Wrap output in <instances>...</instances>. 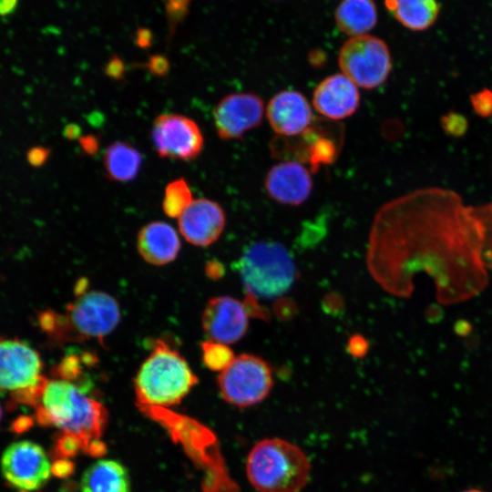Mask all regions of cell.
<instances>
[{"label":"cell","mask_w":492,"mask_h":492,"mask_svg":"<svg viewBox=\"0 0 492 492\" xmlns=\"http://www.w3.org/2000/svg\"><path fill=\"white\" fill-rule=\"evenodd\" d=\"M250 316L244 302L231 296H216L208 301L201 323L208 340L229 345L246 334Z\"/></svg>","instance_id":"cell-14"},{"label":"cell","mask_w":492,"mask_h":492,"mask_svg":"<svg viewBox=\"0 0 492 492\" xmlns=\"http://www.w3.org/2000/svg\"><path fill=\"white\" fill-rule=\"evenodd\" d=\"M263 100L249 92L231 93L223 97L213 110L218 136L223 140L239 139L257 128L264 115Z\"/></svg>","instance_id":"cell-13"},{"label":"cell","mask_w":492,"mask_h":492,"mask_svg":"<svg viewBox=\"0 0 492 492\" xmlns=\"http://www.w3.org/2000/svg\"><path fill=\"white\" fill-rule=\"evenodd\" d=\"M186 359L163 340L155 341L134 379L137 405L169 408L179 404L197 384Z\"/></svg>","instance_id":"cell-4"},{"label":"cell","mask_w":492,"mask_h":492,"mask_svg":"<svg viewBox=\"0 0 492 492\" xmlns=\"http://www.w3.org/2000/svg\"><path fill=\"white\" fill-rule=\"evenodd\" d=\"M483 230L474 208L455 191L429 187L384 203L370 229L367 264L398 296L411 294L416 272L431 276L443 303L464 301L487 282Z\"/></svg>","instance_id":"cell-1"},{"label":"cell","mask_w":492,"mask_h":492,"mask_svg":"<svg viewBox=\"0 0 492 492\" xmlns=\"http://www.w3.org/2000/svg\"><path fill=\"white\" fill-rule=\"evenodd\" d=\"M246 474L258 492H301L310 479L311 463L296 445L282 438H265L251 449Z\"/></svg>","instance_id":"cell-6"},{"label":"cell","mask_w":492,"mask_h":492,"mask_svg":"<svg viewBox=\"0 0 492 492\" xmlns=\"http://www.w3.org/2000/svg\"><path fill=\"white\" fill-rule=\"evenodd\" d=\"M81 145L83 149L89 153H93L97 147V140L93 137H86L81 138Z\"/></svg>","instance_id":"cell-32"},{"label":"cell","mask_w":492,"mask_h":492,"mask_svg":"<svg viewBox=\"0 0 492 492\" xmlns=\"http://www.w3.org/2000/svg\"><path fill=\"white\" fill-rule=\"evenodd\" d=\"M272 369L261 356L242 354L221 371L218 388L229 404L245 408L261 403L272 391Z\"/></svg>","instance_id":"cell-9"},{"label":"cell","mask_w":492,"mask_h":492,"mask_svg":"<svg viewBox=\"0 0 492 492\" xmlns=\"http://www.w3.org/2000/svg\"><path fill=\"white\" fill-rule=\"evenodd\" d=\"M19 0H0V16H5L13 13Z\"/></svg>","instance_id":"cell-31"},{"label":"cell","mask_w":492,"mask_h":492,"mask_svg":"<svg viewBox=\"0 0 492 492\" xmlns=\"http://www.w3.org/2000/svg\"><path fill=\"white\" fill-rule=\"evenodd\" d=\"M385 5L400 24L414 31L429 28L440 11L436 0H385Z\"/></svg>","instance_id":"cell-23"},{"label":"cell","mask_w":492,"mask_h":492,"mask_svg":"<svg viewBox=\"0 0 492 492\" xmlns=\"http://www.w3.org/2000/svg\"><path fill=\"white\" fill-rule=\"evenodd\" d=\"M201 352L205 366L220 373L227 368L236 357L228 344L210 340L201 343Z\"/></svg>","instance_id":"cell-25"},{"label":"cell","mask_w":492,"mask_h":492,"mask_svg":"<svg viewBox=\"0 0 492 492\" xmlns=\"http://www.w3.org/2000/svg\"><path fill=\"white\" fill-rule=\"evenodd\" d=\"M1 417H2V408L0 406V421H1Z\"/></svg>","instance_id":"cell-36"},{"label":"cell","mask_w":492,"mask_h":492,"mask_svg":"<svg viewBox=\"0 0 492 492\" xmlns=\"http://www.w3.org/2000/svg\"><path fill=\"white\" fill-rule=\"evenodd\" d=\"M34 408L39 425L55 426L77 436L86 454L99 456L106 453L101 436L108 423V411L77 384L60 378H47Z\"/></svg>","instance_id":"cell-2"},{"label":"cell","mask_w":492,"mask_h":492,"mask_svg":"<svg viewBox=\"0 0 492 492\" xmlns=\"http://www.w3.org/2000/svg\"><path fill=\"white\" fill-rule=\"evenodd\" d=\"M79 452H84L82 442L75 436L60 432L56 437L53 454L57 459H68Z\"/></svg>","instance_id":"cell-27"},{"label":"cell","mask_w":492,"mask_h":492,"mask_svg":"<svg viewBox=\"0 0 492 492\" xmlns=\"http://www.w3.org/2000/svg\"><path fill=\"white\" fill-rule=\"evenodd\" d=\"M51 464L45 450L37 444L23 440L11 444L1 458L5 479L21 492L42 487L51 475Z\"/></svg>","instance_id":"cell-12"},{"label":"cell","mask_w":492,"mask_h":492,"mask_svg":"<svg viewBox=\"0 0 492 492\" xmlns=\"http://www.w3.org/2000/svg\"><path fill=\"white\" fill-rule=\"evenodd\" d=\"M192 192L182 178H178L165 188L162 200L163 212L170 218H179L185 209L192 202Z\"/></svg>","instance_id":"cell-24"},{"label":"cell","mask_w":492,"mask_h":492,"mask_svg":"<svg viewBox=\"0 0 492 492\" xmlns=\"http://www.w3.org/2000/svg\"><path fill=\"white\" fill-rule=\"evenodd\" d=\"M338 65L342 74L358 87L373 89L387 79L392 60L384 40L363 35L351 37L342 46Z\"/></svg>","instance_id":"cell-10"},{"label":"cell","mask_w":492,"mask_h":492,"mask_svg":"<svg viewBox=\"0 0 492 492\" xmlns=\"http://www.w3.org/2000/svg\"><path fill=\"white\" fill-rule=\"evenodd\" d=\"M462 492H486V491L478 489V488H470V489L464 490Z\"/></svg>","instance_id":"cell-35"},{"label":"cell","mask_w":492,"mask_h":492,"mask_svg":"<svg viewBox=\"0 0 492 492\" xmlns=\"http://www.w3.org/2000/svg\"><path fill=\"white\" fill-rule=\"evenodd\" d=\"M236 268L246 292L250 314L259 315L258 300L283 295L292 286L296 267L288 250L275 241H261L249 245Z\"/></svg>","instance_id":"cell-5"},{"label":"cell","mask_w":492,"mask_h":492,"mask_svg":"<svg viewBox=\"0 0 492 492\" xmlns=\"http://www.w3.org/2000/svg\"><path fill=\"white\" fill-rule=\"evenodd\" d=\"M376 21L377 11L373 0H343L335 11L338 28L351 37L366 35Z\"/></svg>","instance_id":"cell-22"},{"label":"cell","mask_w":492,"mask_h":492,"mask_svg":"<svg viewBox=\"0 0 492 492\" xmlns=\"http://www.w3.org/2000/svg\"><path fill=\"white\" fill-rule=\"evenodd\" d=\"M77 128L76 127H69V128H67V131H66V135L69 138H72L73 137H75L77 135Z\"/></svg>","instance_id":"cell-34"},{"label":"cell","mask_w":492,"mask_h":492,"mask_svg":"<svg viewBox=\"0 0 492 492\" xmlns=\"http://www.w3.org/2000/svg\"><path fill=\"white\" fill-rule=\"evenodd\" d=\"M150 137L157 154L163 159L193 160L204 145L199 125L190 118L175 113L159 115L153 121Z\"/></svg>","instance_id":"cell-11"},{"label":"cell","mask_w":492,"mask_h":492,"mask_svg":"<svg viewBox=\"0 0 492 492\" xmlns=\"http://www.w3.org/2000/svg\"><path fill=\"white\" fill-rule=\"evenodd\" d=\"M179 230L190 244L205 247L221 235L226 216L222 207L209 199H196L178 218Z\"/></svg>","instance_id":"cell-15"},{"label":"cell","mask_w":492,"mask_h":492,"mask_svg":"<svg viewBox=\"0 0 492 492\" xmlns=\"http://www.w3.org/2000/svg\"><path fill=\"white\" fill-rule=\"evenodd\" d=\"M73 470L74 466L68 459H56L51 467L52 474L57 477H67Z\"/></svg>","instance_id":"cell-29"},{"label":"cell","mask_w":492,"mask_h":492,"mask_svg":"<svg viewBox=\"0 0 492 492\" xmlns=\"http://www.w3.org/2000/svg\"><path fill=\"white\" fill-rule=\"evenodd\" d=\"M122 71L123 68L121 67L119 61H114V63H111L107 69V73L112 77H119Z\"/></svg>","instance_id":"cell-33"},{"label":"cell","mask_w":492,"mask_h":492,"mask_svg":"<svg viewBox=\"0 0 492 492\" xmlns=\"http://www.w3.org/2000/svg\"><path fill=\"white\" fill-rule=\"evenodd\" d=\"M264 187L270 198L276 202L298 206L308 200L313 183L303 165L295 160H284L269 169Z\"/></svg>","instance_id":"cell-17"},{"label":"cell","mask_w":492,"mask_h":492,"mask_svg":"<svg viewBox=\"0 0 492 492\" xmlns=\"http://www.w3.org/2000/svg\"><path fill=\"white\" fill-rule=\"evenodd\" d=\"M81 492H131L127 468L114 459H100L90 465L80 479Z\"/></svg>","instance_id":"cell-20"},{"label":"cell","mask_w":492,"mask_h":492,"mask_svg":"<svg viewBox=\"0 0 492 492\" xmlns=\"http://www.w3.org/2000/svg\"><path fill=\"white\" fill-rule=\"evenodd\" d=\"M358 87L342 73L323 78L313 93V106L323 117L341 120L352 116L359 108Z\"/></svg>","instance_id":"cell-18"},{"label":"cell","mask_w":492,"mask_h":492,"mask_svg":"<svg viewBox=\"0 0 492 492\" xmlns=\"http://www.w3.org/2000/svg\"><path fill=\"white\" fill-rule=\"evenodd\" d=\"M49 149L44 147H35L27 152V160L34 167L43 165L49 156Z\"/></svg>","instance_id":"cell-28"},{"label":"cell","mask_w":492,"mask_h":492,"mask_svg":"<svg viewBox=\"0 0 492 492\" xmlns=\"http://www.w3.org/2000/svg\"><path fill=\"white\" fill-rule=\"evenodd\" d=\"M141 153L125 141L111 143L103 155V165L108 179L128 182L134 179L142 165Z\"/></svg>","instance_id":"cell-21"},{"label":"cell","mask_w":492,"mask_h":492,"mask_svg":"<svg viewBox=\"0 0 492 492\" xmlns=\"http://www.w3.org/2000/svg\"><path fill=\"white\" fill-rule=\"evenodd\" d=\"M33 425L32 417L22 415L15 420L12 425V430L15 433H22L28 430Z\"/></svg>","instance_id":"cell-30"},{"label":"cell","mask_w":492,"mask_h":492,"mask_svg":"<svg viewBox=\"0 0 492 492\" xmlns=\"http://www.w3.org/2000/svg\"><path fill=\"white\" fill-rule=\"evenodd\" d=\"M483 230L482 255L487 267L492 269V203L474 208Z\"/></svg>","instance_id":"cell-26"},{"label":"cell","mask_w":492,"mask_h":492,"mask_svg":"<svg viewBox=\"0 0 492 492\" xmlns=\"http://www.w3.org/2000/svg\"><path fill=\"white\" fill-rule=\"evenodd\" d=\"M266 117L278 135L294 138L306 132L313 123V110L299 91L286 89L276 93L268 102Z\"/></svg>","instance_id":"cell-16"},{"label":"cell","mask_w":492,"mask_h":492,"mask_svg":"<svg viewBox=\"0 0 492 492\" xmlns=\"http://www.w3.org/2000/svg\"><path fill=\"white\" fill-rule=\"evenodd\" d=\"M39 354L27 343L0 335V393L14 404L35 407L46 382Z\"/></svg>","instance_id":"cell-8"},{"label":"cell","mask_w":492,"mask_h":492,"mask_svg":"<svg viewBox=\"0 0 492 492\" xmlns=\"http://www.w3.org/2000/svg\"><path fill=\"white\" fill-rule=\"evenodd\" d=\"M137 249L148 263L160 266L177 258L180 241L172 226L164 221H152L138 231Z\"/></svg>","instance_id":"cell-19"},{"label":"cell","mask_w":492,"mask_h":492,"mask_svg":"<svg viewBox=\"0 0 492 492\" xmlns=\"http://www.w3.org/2000/svg\"><path fill=\"white\" fill-rule=\"evenodd\" d=\"M139 410L159 423L170 435L173 441L179 443L192 459L206 470L203 492H222L220 482L227 488H234L224 469L213 433L197 420L177 414L169 408L139 405Z\"/></svg>","instance_id":"cell-7"},{"label":"cell","mask_w":492,"mask_h":492,"mask_svg":"<svg viewBox=\"0 0 492 492\" xmlns=\"http://www.w3.org/2000/svg\"><path fill=\"white\" fill-rule=\"evenodd\" d=\"M121 317L118 301L110 294L86 289V282L79 281L75 299L61 313L53 310L40 313V328L57 343L102 342L118 326Z\"/></svg>","instance_id":"cell-3"}]
</instances>
